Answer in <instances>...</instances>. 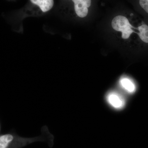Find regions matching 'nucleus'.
Returning a JSON list of instances; mask_svg holds the SVG:
<instances>
[{"label":"nucleus","mask_w":148,"mask_h":148,"mask_svg":"<svg viewBox=\"0 0 148 148\" xmlns=\"http://www.w3.org/2000/svg\"><path fill=\"white\" fill-rule=\"evenodd\" d=\"M112 26L114 30L122 32V38L124 39H128L134 32L131 29L133 27L124 16L119 15L114 17L112 21Z\"/></svg>","instance_id":"obj_2"},{"label":"nucleus","mask_w":148,"mask_h":148,"mask_svg":"<svg viewBox=\"0 0 148 148\" xmlns=\"http://www.w3.org/2000/svg\"><path fill=\"white\" fill-rule=\"evenodd\" d=\"M31 2L38 6L43 12H47L52 8L54 4L53 0H30Z\"/></svg>","instance_id":"obj_5"},{"label":"nucleus","mask_w":148,"mask_h":148,"mask_svg":"<svg viewBox=\"0 0 148 148\" xmlns=\"http://www.w3.org/2000/svg\"><path fill=\"white\" fill-rule=\"evenodd\" d=\"M106 99L110 106L116 110L123 108L125 105V100L123 96L116 91H111L108 93Z\"/></svg>","instance_id":"obj_3"},{"label":"nucleus","mask_w":148,"mask_h":148,"mask_svg":"<svg viewBox=\"0 0 148 148\" xmlns=\"http://www.w3.org/2000/svg\"><path fill=\"white\" fill-rule=\"evenodd\" d=\"M41 131V134L40 136L24 138L17 135L14 129L6 132L1 130L0 148H23L37 142H45L49 147L52 148L54 145V136L49 132L47 125L43 126Z\"/></svg>","instance_id":"obj_1"},{"label":"nucleus","mask_w":148,"mask_h":148,"mask_svg":"<svg viewBox=\"0 0 148 148\" xmlns=\"http://www.w3.org/2000/svg\"><path fill=\"white\" fill-rule=\"evenodd\" d=\"M139 33H138L140 39L144 42L148 43V26L143 24L138 28Z\"/></svg>","instance_id":"obj_7"},{"label":"nucleus","mask_w":148,"mask_h":148,"mask_svg":"<svg viewBox=\"0 0 148 148\" xmlns=\"http://www.w3.org/2000/svg\"><path fill=\"white\" fill-rule=\"evenodd\" d=\"M120 84L122 88L130 94L134 93L136 90V87L135 84L127 78L121 79L120 81Z\"/></svg>","instance_id":"obj_6"},{"label":"nucleus","mask_w":148,"mask_h":148,"mask_svg":"<svg viewBox=\"0 0 148 148\" xmlns=\"http://www.w3.org/2000/svg\"><path fill=\"white\" fill-rule=\"evenodd\" d=\"M74 3V8L76 13L81 18L87 16L88 8L91 5V0H72Z\"/></svg>","instance_id":"obj_4"},{"label":"nucleus","mask_w":148,"mask_h":148,"mask_svg":"<svg viewBox=\"0 0 148 148\" xmlns=\"http://www.w3.org/2000/svg\"><path fill=\"white\" fill-rule=\"evenodd\" d=\"M140 4L141 7L148 13V0H140Z\"/></svg>","instance_id":"obj_8"}]
</instances>
